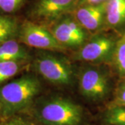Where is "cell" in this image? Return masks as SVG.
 I'll return each instance as SVG.
<instances>
[{
  "label": "cell",
  "mask_w": 125,
  "mask_h": 125,
  "mask_svg": "<svg viewBox=\"0 0 125 125\" xmlns=\"http://www.w3.org/2000/svg\"><path fill=\"white\" fill-rule=\"evenodd\" d=\"M108 0H79L77 6L81 5H97L104 4Z\"/></svg>",
  "instance_id": "19"
},
{
  "label": "cell",
  "mask_w": 125,
  "mask_h": 125,
  "mask_svg": "<svg viewBox=\"0 0 125 125\" xmlns=\"http://www.w3.org/2000/svg\"><path fill=\"white\" fill-rule=\"evenodd\" d=\"M57 52L44 51L37 55L34 61L36 72L49 83L58 85H69L74 80L71 63Z\"/></svg>",
  "instance_id": "5"
},
{
  "label": "cell",
  "mask_w": 125,
  "mask_h": 125,
  "mask_svg": "<svg viewBox=\"0 0 125 125\" xmlns=\"http://www.w3.org/2000/svg\"><path fill=\"white\" fill-rule=\"evenodd\" d=\"M29 58L28 50L15 39L0 44V61H27Z\"/></svg>",
  "instance_id": "11"
},
{
  "label": "cell",
  "mask_w": 125,
  "mask_h": 125,
  "mask_svg": "<svg viewBox=\"0 0 125 125\" xmlns=\"http://www.w3.org/2000/svg\"><path fill=\"white\" fill-rule=\"evenodd\" d=\"M119 33L112 31L99 32L79 47L74 55L79 61L111 65Z\"/></svg>",
  "instance_id": "4"
},
{
  "label": "cell",
  "mask_w": 125,
  "mask_h": 125,
  "mask_svg": "<svg viewBox=\"0 0 125 125\" xmlns=\"http://www.w3.org/2000/svg\"><path fill=\"white\" fill-rule=\"evenodd\" d=\"M113 75H115L110 65H102L83 68L79 74V87L81 94L85 98L101 102L113 93L116 83Z\"/></svg>",
  "instance_id": "2"
},
{
  "label": "cell",
  "mask_w": 125,
  "mask_h": 125,
  "mask_svg": "<svg viewBox=\"0 0 125 125\" xmlns=\"http://www.w3.org/2000/svg\"><path fill=\"white\" fill-rule=\"evenodd\" d=\"M0 125H35L32 122L19 116L14 115L12 116L7 117L0 122Z\"/></svg>",
  "instance_id": "18"
},
{
  "label": "cell",
  "mask_w": 125,
  "mask_h": 125,
  "mask_svg": "<svg viewBox=\"0 0 125 125\" xmlns=\"http://www.w3.org/2000/svg\"><path fill=\"white\" fill-rule=\"evenodd\" d=\"M27 0H0V13L12 15L22 7Z\"/></svg>",
  "instance_id": "16"
},
{
  "label": "cell",
  "mask_w": 125,
  "mask_h": 125,
  "mask_svg": "<svg viewBox=\"0 0 125 125\" xmlns=\"http://www.w3.org/2000/svg\"><path fill=\"white\" fill-rule=\"evenodd\" d=\"M112 96L111 104L125 106V78L118 79Z\"/></svg>",
  "instance_id": "17"
},
{
  "label": "cell",
  "mask_w": 125,
  "mask_h": 125,
  "mask_svg": "<svg viewBox=\"0 0 125 125\" xmlns=\"http://www.w3.org/2000/svg\"><path fill=\"white\" fill-rule=\"evenodd\" d=\"M110 66L118 79L125 78V29L119 33Z\"/></svg>",
  "instance_id": "12"
},
{
  "label": "cell",
  "mask_w": 125,
  "mask_h": 125,
  "mask_svg": "<svg viewBox=\"0 0 125 125\" xmlns=\"http://www.w3.org/2000/svg\"><path fill=\"white\" fill-rule=\"evenodd\" d=\"M125 29V0H108L106 3L105 31L118 33Z\"/></svg>",
  "instance_id": "10"
},
{
  "label": "cell",
  "mask_w": 125,
  "mask_h": 125,
  "mask_svg": "<svg viewBox=\"0 0 125 125\" xmlns=\"http://www.w3.org/2000/svg\"><path fill=\"white\" fill-rule=\"evenodd\" d=\"M106 125H125V106L109 104L103 114Z\"/></svg>",
  "instance_id": "14"
},
{
  "label": "cell",
  "mask_w": 125,
  "mask_h": 125,
  "mask_svg": "<svg viewBox=\"0 0 125 125\" xmlns=\"http://www.w3.org/2000/svg\"><path fill=\"white\" fill-rule=\"evenodd\" d=\"M36 115L45 125H80L83 112L79 104L70 99L56 97L40 104Z\"/></svg>",
  "instance_id": "3"
},
{
  "label": "cell",
  "mask_w": 125,
  "mask_h": 125,
  "mask_svg": "<svg viewBox=\"0 0 125 125\" xmlns=\"http://www.w3.org/2000/svg\"><path fill=\"white\" fill-rule=\"evenodd\" d=\"M47 27L56 40L66 49H79L88 40V32L76 22L72 13L58 19Z\"/></svg>",
  "instance_id": "8"
},
{
  "label": "cell",
  "mask_w": 125,
  "mask_h": 125,
  "mask_svg": "<svg viewBox=\"0 0 125 125\" xmlns=\"http://www.w3.org/2000/svg\"><path fill=\"white\" fill-rule=\"evenodd\" d=\"M5 117L3 115V114H2V112H1V108H0V122L3 119H4Z\"/></svg>",
  "instance_id": "20"
},
{
  "label": "cell",
  "mask_w": 125,
  "mask_h": 125,
  "mask_svg": "<svg viewBox=\"0 0 125 125\" xmlns=\"http://www.w3.org/2000/svg\"><path fill=\"white\" fill-rule=\"evenodd\" d=\"M40 90V81L31 74H25L0 87V108L4 117L17 115L25 110Z\"/></svg>",
  "instance_id": "1"
},
{
  "label": "cell",
  "mask_w": 125,
  "mask_h": 125,
  "mask_svg": "<svg viewBox=\"0 0 125 125\" xmlns=\"http://www.w3.org/2000/svg\"><path fill=\"white\" fill-rule=\"evenodd\" d=\"M106 3L77 6L72 14L76 22L88 33L96 34L105 31Z\"/></svg>",
  "instance_id": "9"
},
{
  "label": "cell",
  "mask_w": 125,
  "mask_h": 125,
  "mask_svg": "<svg viewBox=\"0 0 125 125\" xmlns=\"http://www.w3.org/2000/svg\"><path fill=\"white\" fill-rule=\"evenodd\" d=\"M27 61H0V83L18 74Z\"/></svg>",
  "instance_id": "15"
},
{
  "label": "cell",
  "mask_w": 125,
  "mask_h": 125,
  "mask_svg": "<svg viewBox=\"0 0 125 125\" xmlns=\"http://www.w3.org/2000/svg\"><path fill=\"white\" fill-rule=\"evenodd\" d=\"M18 37L21 43L28 47L57 53L67 52V49L56 40L48 27L31 20H25L20 25Z\"/></svg>",
  "instance_id": "6"
},
{
  "label": "cell",
  "mask_w": 125,
  "mask_h": 125,
  "mask_svg": "<svg viewBox=\"0 0 125 125\" xmlns=\"http://www.w3.org/2000/svg\"><path fill=\"white\" fill-rule=\"evenodd\" d=\"M19 28L16 17L0 13V44L18 37Z\"/></svg>",
  "instance_id": "13"
},
{
  "label": "cell",
  "mask_w": 125,
  "mask_h": 125,
  "mask_svg": "<svg viewBox=\"0 0 125 125\" xmlns=\"http://www.w3.org/2000/svg\"><path fill=\"white\" fill-rule=\"evenodd\" d=\"M78 2L79 0H36L29 11V20L47 27L72 13Z\"/></svg>",
  "instance_id": "7"
}]
</instances>
